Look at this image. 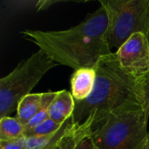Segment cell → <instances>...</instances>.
I'll use <instances>...</instances> for the list:
<instances>
[{
	"mask_svg": "<svg viewBox=\"0 0 149 149\" xmlns=\"http://www.w3.org/2000/svg\"><path fill=\"white\" fill-rule=\"evenodd\" d=\"M77 126L74 124L72 117L65 121L59 129L43 136L24 137L26 149H58L64 139L70 134Z\"/></svg>",
	"mask_w": 149,
	"mask_h": 149,
	"instance_id": "cell-7",
	"label": "cell"
},
{
	"mask_svg": "<svg viewBox=\"0 0 149 149\" xmlns=\"http://www.w3.org/2000/svg\"></svg>",
	"mask_w": 149,
	"mask_h": 149,
	"instance_id": "cell-19",
	"label": "cell"
},
{
	"mask_svg": "<svg viewBox=\"0 0 149 149\" xmlns=\"http://www.w3.org/2000/svg\"><path fill=\"white\" fill-rule=\"evenodd\" d=\"M144 149H149V132L148 134V138H147V141H146V144H145Z\"/></svg>",
	"mask_w": 149,
	"mask_h": 149,
	"instance_id": "cell-17",
	"label": "cell"
},
{
	"mask_svg": "<svg viewBox=\"0 0 149 149\" xmlns=\"http://www.w3.org/2000/svg\"><path fill=\"white\" fill-rule=\"evenodd\" d=\"M57 65L48 55L38 50L3 77L0 79V119L17 112L20 100L31 93L48 71Z\"/></svg>",
	"mask_w": 149,
	"mask_h": 149,
	"instance_id": "cell-4",
	"label": "cell"
},
{
	"mask_svg": "<svg viewBox=\"0 0 149 149\" xmlns=\"http://www.w3.org/2000/svg\"><path fill=\"white\" fill-rule=\"evenodd\" d=\"M62 125L54 122L52 120L48 119L45 122L31 127L25 128L24 130V137H36V136H43L53 133L60 128Z\"/></svg>",
	"mask_w": 149,
	"mask_h": 149,
	"instance_id": "cell-14",
	"label": "cell"
},
{
	"mask_svg": "<svg viewBox=\"0 0 149 149\" xmlns=\"http://www.w3.org/2000/svg\"><path fill=\"white\" fill-rule=\"evenodd\" d=\"M43 93H30L24 97L17 108L16 118L25 127L38 112Z\"/></svg>",
	"mask_w": 149,
	"mask_h": 149,
	"instance_id": "cell-10",
	"label": "cell"
},
{
	"mask_svg": "<svg viewBox=\"0 0 149 149\" xmlns=\"http://www.w3.org/2000/svg\"><path fill=\"white\" fill-rule=\"evenodd\" d=\"M114 53L123 70L135 79L149 72V44L145 34H134Z\"/></svg>",
	"mask_w": 149,
	"mask_h": 149,
	"instance_id": "cell-6",
	"label": "cell"
},
{
	"mask_svg": "<svg viewBox=\"0 0 149 149\" xmlns=\"http://www.w3.org/2000/svg\"><path fill=\"white\" fill-rule=\"evenodd\" d=\"M107 25V10L100 5L80 24L67 30H24L20 33L58 65L78 70L95 68L103 57L113 53L106 36Z\"/></svg>",
	"mask_w": 149,
	"mask_h": 149,
	"instance_id": "cell-1",
	"label": "cell"
},
{
	"mask_svg": "<svg viewBox=\"0 0 149 149\" xmlns=\"http://www.w3.org/2000/svg\"><path fill=\"white\" fill-rule=\"evenodd\" d=\"M107 13V39L117 50L134 34L149 31V0H100Z\"/></svg>",
	"mask_w": 149,
	"mask_h": 149,
	"instance_id": "cell-5",
	"label": "cell"
},
{
	"mask_svg": "<svg viewBox=\"0 0 149 149\" xmlns=\"http://www.w3.org/2000/svg\"><path fill=\"white\" fill-rule=\"evenodd\" d=\"M0 149H26L24 138L13 141H0Z\"/></svg>",
	"mask_w": 149,
	"mask_h": 149,
	"instance_id": "cell-15",
	"label": "cell"
},
{
	"mask_svg": "<svg viewBox=\"0 0 149 149\" xmlns=\"http://www.w3.org/2000/svg\"><path fill=\"white\" fill-rule=\"evenodd\" d=\"M148 122L138 102H132L107 114L89 134L96 149H144Z\"/></svg>",
	"mask_w": 149,
	"mask_h": 149,
	"instance_id": "cell-3",
	"label": "cell"
},
{
	"mask_svg": "<svg viewBox=\"0 0 149 149\" xmlns=\"http://www.w3.org/2000/svg\"><path fill=\"white\" fill-rule=\"evenodd\" d=\"M146 36H147V38H148V44H149V31L148 32V34H147Z\"/></svg>",
	"mask_w": 149,
	"mask_h": 149,
	"instance_id": "cell-18",
	"label": "cell"
},
{
	"mask_svg": "<svg viewBox=\"0 0 149 149\" xmlns=\"http://www.w3.org/2000/svg\"><path fill=\"white\" fill-rule=\"evenodd\" d=\"M95 69L93 91L87 99L75 101L72 117L77 127L86 124L93 129L109 113L126 104L138 102L136 79L123 70L114 52L103 57Z\"/></svg>",
	"mask_w": 149,
	"mask_h": 149,
	"instance_id": "cell-2",
	"label": "cell"
},
{
	"mask_svg": "<svg viewBox=\"0 0 149 149\" xmlns=\"http://www.w3.org/2000/svg\"><path fill=\"white\" fill-rule=\"evenodd\" d=\"M25 127L15 117L0 119V141H13L24 138Z\"/></svg>",
	"mask_w": 149,
	"mask_h": 149,
	"instance_id": "cell-11",
	"label": "cell"
},
{
	"mask_svg": "<svg viewBox=\"0 0 149 149\" xmlns=\"http://www.w3.org/2000/svg\"><path fill=\"white\" fill-rule=\"evenodd\" d=\"M74 149H96L89 135L85 136Z\"/></svg>",
	"mask_w": 149,
	"mask_h": 149,
	"instance_id": "cell-16",
	"label": "cell"
},
{
	"mask_svg": "<svg viewBox=\"0 0 149 149\" xmlns=\"http://www.w3.org/2000/svg\"><path fill=\"white\" fill-rule=\"evenodd\" d=\"M136 96L139 104L149 118V72L136 79Z\"/></svg>",
	"mask_w": 149,
	"mask_h": 149,
	"instance_id": "cell-13",
	"label": "cell"
},
{
	"mask_svg": "<svg viewBox=\"0 0 149 149\" xmlns=\"http://www.w3.org/2000/svg\"><path fill=\"white\" fill-rule=\"evenodd\" d=\"M57 94H58V91L43 93L40 108H39L38 112L36 113V115L25 126V128L34 127L45 122L48 119H50V117H49V107H50L52 102L53 101V100L55 99V97L57 96Z\"/></svg>",
	"mask_w": 149,
	"mask_h": 149,
	"instance_id": "cell-12",
	"label": "cell"
},
{
	"mask_svg": "<svg viewBox=\"0 0 149 149\" xmlns=\"http://www.w3.org/2000/svg\"><path fill=\"white\" fill-rule=\"evenodd\" d=\"M74 109L75 100L72 93L60 90L49 107V117L54 122L62 125L72 116Z\"/></svg>",
	"mask_w": 149,
	"mask_h": 149,
	"instance_id": "cell-9",
	"label": "cell"
},
{
	"mask_svg": "<svg viewBox=\"0 0 149 149\" xmlns=\"http://www.w3.org/2000/svg\"><path fill=\"white\" fill-rule=\"evenodd\" d=\"M95 81V68H80L75 70L71 78L72 94L75 101H81L87 99L93 91Z\"/></svg>",
	"mask_w": 149,
	"mask_h": 149,
	"instance_id": "cell-8",
	"label": "cell"
}]
</instances>
